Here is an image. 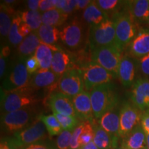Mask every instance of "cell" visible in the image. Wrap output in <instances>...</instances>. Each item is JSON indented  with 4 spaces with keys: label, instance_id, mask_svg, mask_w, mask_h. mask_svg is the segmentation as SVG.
<instances>
[{
    "label": "cell",
    "instance_id": "6da1fadb",
    "mask_svg": "<svg viewBox=\"0 0 149 149\" xmlns=\"http://www.w3.org/2000/svg\"><path fill=\"white\" fill-rule=\"evenodd\" d=\"M90 94L93 115L95 119H100L106 113L118 107L119 97L112 82L95 87Z\"/></svg>",
    "mask_w": 149,
    "mask_h": 149
},
{
    "label": "cell",
    "instance_id": "7a4b0ae2",
    "mask_svg": "<svg viewBox=\"0 0 149 149\" xmlns=\"http://www.w3.org/2000/svg\"><path fill=\"white\" fill-rule=\"evenodd\" d=\"M38 117L37 111L34 107L24 108L1 115V128L6 133L15 135L31 125Z\"/></svg>",
    "mask_w": 149,
    "mask_h": 149
},
{
    "label": "cell",
    "instance_id": "3957f363",
    "mask_svg": "<svg viewBox=\"0 0 149 149\" xmlns=\"http://www.w3.org/2000/svg\"><path fill=\"white\" fill-rule=\"evenodd\" d=\"M37 102V99L33 93L26 87L12 91H1V115L14 112L24 108L33 107Z\"/></svg>",
    "mask_w": 149,
    "mask_h": 149
},
{
    "label": "cell",
    "instance_id": "277c9868",
    "mask_svg": "<svg viewBox=\"0 0 149 149\" xmlns=\"http://www.w3.org/2000/svg\"><path fill=\"white\" fill-rule=\"evenodd\" d=\"M111 19L115 24V46L123 52L137 34L136 23L126 8Z\"/></svg>",
    "mask_w": 149,
    "mask_h": 149
},
{
    "label": "cell",
    "instance_id": "5b68a950",
    "mask_svg": "<svg viewBox=\"0 0 149 149\" xmlns=\"http://www.w3.org/2000/svg\"><path fill=\"white\" fill-rule=\"evenodd\" d=\"M122 52L115 45L99 47L91 51V61L96 63L117 77Z\"/></svg>",
    "mask_w": 149,
    "mask_h": 149
},
{
    "label": "cell",
    "instance_id": "8992f818",
    "mask_svg": "<svg viewBox=\"0 0 149 149\" xmlns=\"http://www.w3.org/2000/svg\"><path fill=\"white\" fill-rule=\"evenodd\" d=\"M115 24L108 18L98 25L90 26L88 44L91 51L95 48L115 45Z\"/></svg>",
    "mask_w": 149,
    "mask_h": 149
},
{
    "label": "cell",
    "instance_id": "52a82bcc",
    "mask_svg": "<svg viewBox=\"0 0 149 149\" xmlns=\"http://www.w3.org/2000/svg\"><path fill=\"white\" fill-rule=\"evenodd\" d=\"M30 77L31 75L26 66V59L18 57L3 79L2 88L4 91L24 88L29 85Z\"/></svg>",
    "mask_w": 149,
    "mask_h": 149
},
{
    "label": "cell",
    "instance_id": "ba28073f",
    "mask_svg": "<svg viewBox=\"0 0 149 149\" xmlns=\"http://www.w3.org/2000/svg\"><path fill=\"white\" fill-rule=\"evenodd\" d=\"M60 39L64 45L71 50H80L86 40L85 24L82 20L75 17L60 31Z\"/></svg>",
    "mask_w": 149,
    "mask_h": 149
},
{
    "label": "cell",
    "instance_id": "9c48e42d",
    "mask_svg": "<svg viewBox=\"0 0 149 149\" xmlns=\"http://www.w3.org/2000/svg\"><path fill=\"white\" fill-rule=\"evenodd\" d=\"M79 69L82 74L86 91H91L95 87L104 84L111 83L112 80L116 78L111 72L93 61H90Z\"/></svg>",
    "mask_w": 149,
    "mask_h": 149
},
{
    "label": "cell",
    "instance_id": "30bf717a",
    "mask_svg": "<svg viewBox=\"0 0 149 149\" xmlns=\"http://www.w3.org/2000/svg\"><path fill=\"white\" fill-rule=\"evenodd\" d=\"M46 131L45 125L38 117L31 125L15 134L13 139L17 148H20L47 139Z\"/></svg>",
    "mask_w": 149,
    "mask_h": 149
},
{
    "label": "cell",
    "instance_id": "8fae6325",
    "mask_svg": "<svg viewBox=\"0 0 149 149\" xmlns=\"http://www.w3.org/2000/svg\"><path fill=\"white\" fill-rule=\"evenodd\" d=\"M143 113L133 102H124L120 109V135L124 138L128 133L141 124Z\"/></svg>",
    "mask_w": 149,
    "mask_h": 149
},
{
    "label": "cell",
    "instance_id": "7c38bea8",
    "mask_svg": "<svg viewBox=\"0 0 149 149\" xmlns=\"http://www.w3.org/2000/svg\"><path fill=\"white\" fill-rule=\"evenodd\" d=\"M58 88L59 92L72 98L84 92L85 87L81 70L72 68L65 72L59 79Z\"/></svg>",
    "mask_w": 149,
    "mask_h": 149
},
{
    "label": "cell",
    "instance_id": "4fadbf2b",
    "mask_svg": "<svg viewBox=\"0 0 149 149\" xmlns=\"http://www.w3.org/2000/svg\"><path fill=\"white\" fill-rule=\"evenodd\" d=\"M60 77L57 76L51 70H38L30 77L29 85L26 88L31 92L41 88H50L51 91L56 86H58Z\"/></svg>",
    "mask_w": 149,
    "mask_h": 149
},
{
    "label": "cell",
    "instance_id": "5bb4252c",
    "mask_svg": "<svg viewBox=\"0 0 149 149\" xmlns=\"http://www.w3.org/2000/svg\"><path fill=\"white\" fill-rule=\"evenodd\" d=\"M131 101L137 109L144 113L149 111V79L139 77L133 85Z\"/></svg>",
    "mask_w": 149,
    "mask_h": 149
},
{
    "label": "cell",
    "instance_id": "9a60e30c",
    "mask_svg": "<svg viewBox=\"0 0 149 149\" xmlns=\"http://www.w3.org/2000/svg\"><path fill=\"white\" fill-rule=\"evenodd\" d=\"M76 116L81 122H94L91 94L84 91L72 99Z\"/></svg>",
    "mask_w": 149,
    "mask_h": 149
},
{
    "label": "cell",
    "instance_id": "2e32d148",
    "mask_svg": "<svg viewBox=\"0 0 149 149\" xmlns=\"http://www.w3.org/2000/svg\"><path fill=\"white\" fill-rule=\"evenodd\" d=\"M72 99L59 91L53 93L48 97V106L53 113L77 117Z\"/></svg>",
    "mask_w": 149,
    "mask_h": 149
},
{
    "label": "cell",
    "instance_id": "e0dca14e",
    "mask_svg": "<svg viewBox=\"0 0 149 149\" xmlns=\"http://www.w3.org/2000/svg\"><path fill=\"white\" fill-rule=\"evenodd\" d=\"M127 49L129 55L134 58L140 59L149 54V29H139Z\"/></svg>",
    "mask_w": 149,
    "mask_h": 149
},
{
    "label": "cell",
    "instance_id": "ac0fdd59",
    "mask_svg": "<svg viewBox=\"0 0 149 149\" xmlns=\"http://www.w3.org/2000/svg\"><path fill=\"white\" fill-rule=\"evenodd\" d=\"M133 58L128 54L123 55L118 68L117 77L125 88L133 86L135 83L136 64Z\"/></svg>",
    "mask_w": 149,
    "mask_h": 149
},
{
    "label": "cell",
    "instance_id": "d6986e66",
    "mask_svg": "<svg viewBox=\"0 0 149 149\" xmlns=\"http://www.w3.org/2000/svg\"><path fill=\"white\" fill-rule=\"evenodd\" d=\"M75 68L73 56L61 47L54 52L51 70L56 75L61 77L70 68Z\"/></svg>",
    "mask_w": 149,
    "mask_h": 149
},
{
    "label": "cell",
    "instance_id": "ffe728a7",
    "mask_svg": "<svg viewBox=\"0 0 149 149\" xmlns=\"http://www.w3.org/2000/svg\"><path fill=\"white\" fill-rule=\"evenodd\" d=\"M126 9L135 23H149V1H126Z\"/></svg>",
    "mask_w": 149,
    "mask_h": 149
},
{
    "label": "cell",
    "instance_id": "44dd1931",
    "mask_svg": "<svg viewBox=\"0 0 149 149\" xmlns=\"http://www.w3.org/2000/svg\"><path fill=\"white\" fill-rule=\"evenodd\" d=\"M121 146L125 149H147L146 133L141 124L122 139Z\"/></svg>",
    "mask_w": 149,
    "mask_h": 149
},
{
    "label": "cell",
    "instance_id": "7402d4cb",
    "mask_svg": "<svg viewBox=\"0 0 149 149\" xmlns=\"http://www.w3.org/2000/svg\"><path fill=\"white\" fill-rule=\"evenodd\" d=\"M94 137L93 142L99 149H115L119 146L120 137H113L105 131L101 126L93 122Z\"/></svg>",
    "mask_w": 149,
    "mask_h": 149
},
{
    "label": "cell",
    "instance_id": "603a6c76",
    "mask_svg": "<svg viewBox=\"0 0 149 149\" xmlns=\"http://www.w3.org/2000/svg\"><path fill=\"white\" fill-rule=\"evenodd\" d=\"M117 109V108H116ZM110 111L99 119V125L113 137H120V110Z\"/></svg>",
    "mask_w": 149,
    "mask_h": 149
},
{
    "label": "cell",
    "instance_id": "cb8c5ba5",
    "mask_svg": "<svg viewBox=\"0 0 149 149\" xmlns=\"http://www.w3.org/2000/svg\"><path fill=\"white\" fill-rule=\"evenodd\" d=\"M59 46L57 45H47L41 42L34 54L38 61L39 70H51L54 52L57 51Z\"/></svg>",
    "mask_w": 149,
    "mask_h": 149
},
{
    "label": "cell",
    "instance_id": "d4e9b609",
    "mask_svg": "<svg viewBox=\"0 0 149 149\" xmlns=\"http://www.w3.org/2000/svg\"><path fill=\"white\" fill-rule=\"evenodd\" d=\"M83 19L90 26L98 25L108 18L107 14L103 12L97 5L95 1H92L88 6L84 10Z\"/></svg>",
    "mask_w": 149,
    "mask_h": 149
},
{
    "label": "cell",
    "instance_id": "484cf974",
    "mask_svg": "<svg viewBox=\"0 0 149 149\" xmlns=\"http://www.w3.org/2000/svg\"><path fill=\"white\" fill-rule=\"evenodd\" d=\"M40 40L36 33L32 32L24 39L17 46V53L19 57L26 59L34 55L37 47L40 44Z\"/></svg>",
    "mask_w": 149,
    "mask_h": 149
},
{
    "label": "cell",
    "instance_id": "4316f807",
    "mask_svg": "<svg viewBox=\"0 0 149 149\" xmlns=\"http://www.w3.org/2000/svg\"><path fill=\"white\" fill-rule=\"evenodd\" d=\"M16 14H15L14 9L10 6L1 3L0 5V33L3 38L8 37L13 19Z\"/></svg>",
    "mask_w": 149,
    "mask_h": 149
},
{
    "label": "cell",
    "instance_id": "83f0119b",
    "mask_svg": "<svg viewBox=\"0 0 149 149\" xmlns=\"http://www.w3.org/2000/svg\"><path fill=\"white\" fill-rule=\"evenodd\" d=\"M36 34L40 42L47 45L53 46L60 38V31L57 27L42 24L36 31Z\"/></svg>",
    "mask_w": 149,
    "mask_h": 149
},
{
    "label": "cell",
    "instance_id": "f1b7e54d",
    "mask_svg": "<svg viewBox=\"0 0 149 149\" xmlns=\"http://www.w3.org/2000/svg\"><path fill=\"white\" fill-rule=\"evenodd\" d=\"M68 15L58 9H53L43 13L42 24L57 27L61 26L66 22Z\"/></svg>",
    "mask_w": 149,
    "mask_h": 149
},
{
    "label": "cell",
    "instance_id": "f546056e",
    "mask_svg": "<svg viewBox=\"0 0 149 149\" xmlns=\"http://www.w3.org/2000/svg\"><path fill=\"white\" fill-rule=\"evenodd\" d=\"M19 15L22 22L29 26L33 32H36L42 25V14L40 10H26L20 13Z\"/></svg>",
    "mask_w": 149,
    "mask_h": 149
},
{
    "label": "cell",
    "instance_id": "4dcf8cb0",
    "mask_svg": "<svg viewBox=\"0 0 149 149\" xmlns=\"http://www.w3.org/2000/svg\"><path fill=\"white\" fill-rule=\"evenodd\" d=\"M39 118L42 121L46 126L48 135L50 137L59 135L62 132L63 128L61 127L60 123L56 118V117L53 115H43L41 114Z\"/></svg>",
    "mask_w": 149,
    "mask_h": 149
},
{
    "label": "cell",
    "instance_id": "1f68e13d",
    "mask_svg": "<svg viewBox=\"0 0 149 149\" xmlns=\"http://www.w3.org/2000/svg\"><path fill=\"white\" fill-rule=\"evenodd\" d=\"M95 2L99 8L107 14L110 18L121 12L122 5L125 3V1L118 0H97Z\"/></svg>",
    "mask_w": 149,
    "mask_h": 149
},
{
    "label": "cell",
    "instance_id": "d6a6232c",
    "mask_svg": "<svg viewBox=\"0 0 149 149\" xmlns=\"http://www.w3.org/2000/svg\"><path fill=\"white\" fill-rule=\"evenodd\" d=\"M22 23V20L19 14H16L13 19L12 25H11L8 37L9 43L14 47L19 45L24 39L20 35L19 31V28Z\"/></svg>",
    "mask_w": 149,
    "mask_h": 149
},
{
    "label": "cell",
    "instance_id": "836d02e7",
    "mask_svg": "<svg viewBox=\"0 0 149 149\" xmlns=\"http://www.w3.org/2000/svg\"><path fill=\"white\" fill-rule=\"evenodd\" d=\"M53 115L60 123L63 130H72V131L81 122V121L78 120L77 117L66 116V115H63L57 113H53Z\"/></svg>",
    "mask_w": 149,
    "mask_h": 149
},
{
    "label": "cell",
    "instance_id": "e575fe53",
    "mask_svg": "<svg viewBox=\"0 0 149 149\" xmlns=\"http://www.w3.org/2000/svg\"><path fill=\"white\" fill-rule=\"evenodd\" d=\"M93 122H84V127L81 135L79 137V145L80 147L85 146L93 141L94 137V126Z\"/></svg>",
    "mask_w": 149,
    "mask_h": 149
},
{
    "label": "cell",
    "instance_id": "d590c367",
    "mask_svg": "<svg viewBox=\"0 0 149 149\" xmlns=\"http://www.w3.org/2000/svg\"><path fill=\"white\" fill-rule=\"evenodd\" d=\"M72 131L67 130H62L56 139V146L57 149H70Z\"/></svg>",
    "mask_w": 149,
    "mask_h": 149
},
{
    "label": "cell",
    "instance_id": "8d00e7d4",
    "mask_svg": "<svg viewBox=\"0 0 149 149\" xmlns=\"http://www.w3.org/2000/svg\"><path fill=\"white\" fill-rule=\"evenodd\" d=\"M84 127V122H81L77 127L73 130L72 133L71 140H70V149H79V137L82 133Z\"/></svg>",
    "mask_w": 149,
    "mask_h": 149
},
{
    "label": "cell",
    "instance_id": "74e56055",
    "mask_svg": "<svg viewBox=\"0 0 149 149\" xmlns=\"http://www.w3.org/2000/svg\"><path fill=\"white\" fill-rule=\"evenodd\" d=\"M18 149H57V146L52 144L51 141H47V139L44 141H39L35 144L29 145V146L22 147Z\"/></svg>",
    "mask_w": 149,
    "mask_h": 149
},
{
    "label": "cell",
    "instance_id": "f35d334b",
    "mask_svg": "<svg viewBox=\"0 0 149 149\" xmlns=\"http://www.w3.org/2000/svg\"><path fill=\"white\" fill-rule=\"evenodd\" d=\"M26 66L30 75H32L40 69L38 61L35 55H32L26 59Z\"/></svg>",
    "mask_w": 149,
    "mask_h": 149
},
{
    "label": "cell",
    "instance_id": "ab89813d",
    "mask_svg": "<svg viewBox=\"0 0 149 149\" xmlns=\"http://www.w3.org/2000/svg\"><path fill=\"white\" fill-rule=\"evenodd\" d=\"M58 0H40V11L45 13L48 10H53L56 8Z\"/></svg>",
    "mask_w": 149,
    "mask_h": 149
},
{
    "label": "cell",
    "instance_id": "60d3db41",
    "mask_svg": "<svg viewBox=\"0 0 149 149\" xmlns=\"http://www.w3.org/2000/svg\"><path fill=\"white\" fill-rule=\"evenodd\" d=\"M139 68L141 73L149 77V54L139 59Z\"/></svg>",
    "mask_w": 149,
    "mask_h": 149
},
{
    "label": "cell",
    "instance_id": "b9f144b4",
    "mask_svg": "<svg viewBox=\"0 0 149 149\" xmlns=\"http://www.w3.org/2000/svg\"><path fill=\"white\" fill-rule=\"evenodd\" d=\"M0 149H18V148L16 146L13 139L6 137L1 139Z\"/></svg>",
    "mask_w": 149,
    "mask_h": 149
},
{
    "label": "cell",
    "instance_id": "7bdbcfd3",
    "mask_svg": "<svg viewBox=\"0 0 149 149\" xmlns=\"http://www.w3.org/2000/svg\"><path fill=\"white\" fill-rule=\"evenodd\" d=\"M141 125L145 133L149 134V111L143 113L141 120Z\"/></svg>",
    "mask_w": 149,
    "mask_h": 149
},
{
    "label": "cell",
    "instance_id": "ee69618b",
    "mask_svg": "<svg viewBox=\"0 0 149 149\" xmlns=\"http://www.w3.org/2000/svg\"><path fill=\"white\" fill-rule=\"evenodd\" d=\"M76 8V0H66V5H65L64 8L62 9V12L64 13L65 14L69 15L71 13L72 11L75 10Z\"/></svg>",
    "mask_w": 149,
    "mask_h": 149
},
{
    "label": "cell",
    "instance_id": "f6af8a7d",
    "mask_svg": "<svg viewBox=\"0 0 149 149\" xmlns=\"http://www.w3.org/2000/svg\"><path fill=\"white\" fill-rule=\"evenodd\" d=\"M19 34L23 38H25L26 37H27L28 35L31 34V33L33 32V30L31 29V27L29 26H28L26 24L22 22V23L20 24L19 28Z\"/></svg>",
    "mask_w": 149,
    "mask_h": 149
},
{
    "label": "cell",
    "instance_id": "bcb514c9",
    "mask_svg": "<svg viewBox=\"0 0 149 149\" xmlns=\"http://www.w3.org/2000/svg\"><path fill=\"white\" fill-rule=\"evenodd\" d=\"M6 58L0 55V77L1 79L6 75Z\"/></svg>",
    "mask_w": 149,
    "mask_h": 149
},
{
    "label": "cell",
    "instance_id": "7dc6e473",
    "mask_svg": "<svg viewBox=\"0 0 149 149\" xmlns=\"http://www.w3.org/2000/svg\"><path fill=\"white\" fill-rule=\"evenodd\" d=\"M90 0H76V10H84L88 5L91 3Z\"/></svg>",
    "mask_w": 149,
    "mask_h": 149
},
{
    "label": "cell",
    "instance_id": "c3c4849f",
    "mask_svg": "<svg viewBox=\"0 0 149 149\" xmlns=\"http://www.w3.org/2000/svg\"><path fill=\"white\" fill-rule=\"evenodd\" d=\"M40 0H29L26 1L28 8L29 10H38L40 8Z\"/></svg>",
    "mask_w": 149,
    "mask_h": 149
},
{
    "label": "cell",
    "instance_id": "681fc988",
    "mask_svg": "<svg viewBox=\"0 0 149 149\" xmlns=\"http://www.w3.org/2000/svg\"><path fill=\"white\" fill-rule=\"evenodd\" d=\"M10 55V48L9 47V46H4L1 48V54L0 55L3 56V57H6V58H8V56Z\"/></svg>",
    "mask_w": 149,
    "mask_h": 149
},
{
    "label": "cell",
    "instance_id": "f907efd6",
    "mask_svg": "<svg viewBox=\"0 0 149 149\" xmlns=\"http://www.w3.org/2000/svg\"><path fill=\"white\" fill-rule=\"evenodd\" d=\"M66 0H58L57 1V5H56V9H58V10H62V9L64 8L65 5H66Z\"/></svg>",
    "mask_w": 149,
    "mask_h": 149
},
{
    "label": "cell",
    "instance_id": "816d5d0a",
    "mask_svg": "<svg viewBox=\"0 0 149 149\" xmlns=\"http://www.w3.org/2000/svg\"><path fill=\"white\" fill-rule=\"evenodd\" d=\"M79 149H99L97 147L95 144V143L93 141H91V143H89V144L85 145V146H81Z\"/></svg>",
    "mask_w": 149,
    "mask_h": 149
},
{
    "label": "cell",
    "instance_id": "f5cc1de1",
    "mask_svg": "<svg viewBox=\"0 0 149 149\" xmlns=\"http://www.w3.org/2000/svg\"><path fill=\"white\" fill-rule=\"evenodd\" d=\"M146 138L147 149H149V134L148 133H146Z\"/></svg>",
    "mask_w": 149,
    "mask_h": 149
},
{
    "label": "cell",
    "instance_id": "db71d44e",
    "mask_svg": "<svg viewBox=\"0 0 149 149\" xmlns=\"http://www.w3.org/2000/svg\"><path fill=\"white\" fill-rule=\"evenodd\" d=\"M115 149H125V148H124V147H122V146H118L117 148H115Z\"/></svg>",
    "mask_w": 149,
    "mask_h": 149
}]
</instances>
